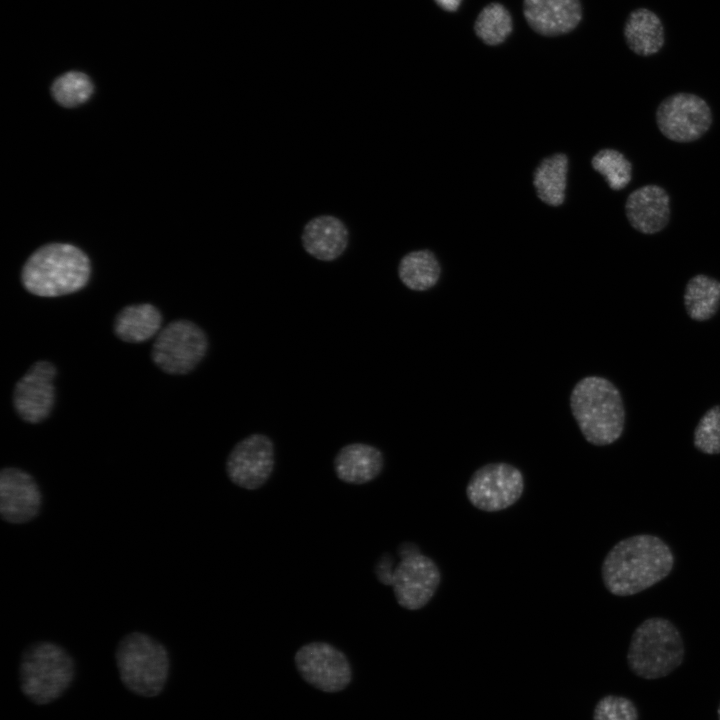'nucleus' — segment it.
I'll return each instance as SVG.
<instances>
[{
    "label": "nucleus",
    "mask_w": 720,
    "mask_h": 720,
    "mask_svg": "<svg viewBox=\"0 0 720 720\" xmlns=\"http://www.w3.org/2000/svg\"><path fill=\"white\" fill-rule=\"evenodd\" d=\"M75 677V662L60 645L37 641L22 653L19 683L24 696L37 705H46L61 697Z\"/></svg>",
    "instance_id": "nucleus-5"
},
{
    "label": "nucleus",
    "mask_w": 720,
    "mask_h": 720,
    "mask_svg": "<svg viewBox=\"0 0 720 720\" xmlns=\"http://www.w3.org/2000/svg\"><path fill=\"white\" fill-rule=\"evenodd\" d=\"M90 273V261L82 250L70 244L51 243L27 259L21 281L31 294L58 297L82 289Z\"/></svg>",
    "instance_id": "nucleus-3"
},
{
    "label": "nucleus",
    "mask_w": 720,
    "mask_h": 720,
    "mask_svg": "<svg viewBox=\"0 0 720 720\" xmlns=\"http://www.w3.org/2000/svg\"><path fill=\"white\" fill-rule=\"evenodd\" d=\"M683 300L692 320L711 319L720 308V281L705 274L694 275L685 286Z\"/></svg>",
    "instance_id": "nucleus-22"
},
{
    "label": "nucleus",
    "mask_w": 720,
    "mask_h": 720,
    "mask_svg": "<svg viewBox=\"0 0 720 720\" xmlns=\"http://www.w3.org/2000/svg\"><path fill=\"white\" fill-rule=\"evenodd\" d=\"M693 443L704 454H720V405L712 406L700 418L694 430Z\"/></svg>",
    "instance_id": "nucleus-27"
},
{
    "label": "nucleus",
    "mask_w": 720,
    "mask_h": 720,
    "mask_svg": "<svg viewBox=\"0 0 720 720\" xmlns=\"http://www.w3.org/2000/svg\"><path fill=\"white\" fill-rule=\"evenodd\" d=\"M524 491V477L514 465L488 463L478 468L466 486L469 502L479 510L497 512L515 504Z\"/></svg>",
    "instance_id": "nucleus-10"
},
{
    "label": "nucleus",
    "mask_w": 720,
    "mask_h": 720,
    "mask_svg": "<svg viewBox=\"0 0 720 720\" xmlns=\"http://www.w3.org/2000/svg\"><path fill=\"white\" fill-rule=\"evenodd\" d=\"M349 229L342 219L332 214H321L306 221L300 241L303 249L313 258L331 262L339 258L348 247Z\"/></svg>",
    "instance_id": "nucleus-17"
},
{
    "label": "nucleus",
    "mask_w": 720,
    "mask_h": 720,
    "mask_svg": "<svg viewBox=\"0 0 720 720\" xmlns=\"http://www.w3.org/2000/svg\"><path fill=\"white\" fill-rule=\"evenodd\" d=\"M294 661L304 681L322 692L337 693L351 683L352 668L348 658L327 642L313 641L301 646Z\"/></svg>",
    "instance_id": "nucleus-11"
},
{
    "label": "nucleus",
    "mask_w": 720,
    "mask_h": 720,
    "mask_svg": "<svg viewBox=\"0 0 720 720\" xmlns=\"http://www.w3.org/2000/svg\"><path fill=\"white\" fill-rule=\"evenodd\" d=\"M591 165L613 191L626 188L632 180V163L616 149L599 150L592 157Z\"/></svg>",
    "instance_id": "nucleus-25"
},
{
    "label": "nucleus",
    "mask_w": 720,
    "mask_h": 720,
    "mask_svg": "<svg viewBox=\"0 0 720 720\" xmlns=\"http://www.w3.org/2000/svg\"><path fill=\"white\" fill-rule=\"evenodd\" d=\"M623 35L628 48L638 56L657 54L665 44V29L660 17L645 7L629 13Z\"/></svg>",
    "instance_id": "nucleus-19"
},
{
    "label": "nucleus",
    "mask_w": 720,
    "mask_h": 720,
    "mask_svg": "<svg viewBox=\"0 0 720 720\" xmlns=\"http://www.w3.org/2000/svg\"><path fill=\"white\" fill-rule=\"evenodd\" d=\"M162 315L152 304L124 307L114 321V332L125 342H144L160 332Z\"/></svg>",
    "instance_id": "nucleus-20"
},
{
    "label": "nucleus",
    "mask_w": 720,
    "mask_h": 720,
    "mask_svg": "<svg viewBox=\"0 0 720 720\" xmlns=\"http://www.w3.org/2000/svg\"><path fill=\"white\" fill-rule=\"evenodd\" d=\"M655 119L661 134L677 143L699 140L713 124L706 100L688 92H677L663 99L656 108Z\"/></svg>",
    "instance_id": "nucleus-8"
},
{
    "label": "nucleus",
    "mask_w": 720,
    "mask_h": 720,
    "mask_svg": "<svg viewBox=\"0 0 720 720\" xmlns=\"http://www.w3.org/2000/svg\"><path fill=\"white\" fill-rule=\"evenodd\" d=\"M625 214L636 231L645 235L659 233L670 222V196L657 184L643 185L627 196Z\"/></svg>",
    "instance_id": "nucleus-16"
},
{
    "label": "nucleus",
    "mask_w": 720,
    "mask_h": 720,
    "mask_svg": "<svg viewBox=\"0 0 720 720\" xmlns=\"http://www.w3.org/2000/svg\"><path fill=\"white\" fill-rule=\"evenodd\" d=\"M567 173L566 155L556 153L542 160L533 176L538 198L547 205L560 206L565 199Z\"/></svg>",
    "instance_id": "nucleus-21"
},
{
    "label": "nucleus",
    "mask_w": 720,
    "mask_h": 720,
    "mask_svg": "<svg viewBox=\"0 0 720 720\" xmlns=\"http://www.w3.org/2000/svg\"><path fill=\"white\" fill-rule=\"evenodd\" d=\"M474 32L488 46L502 44L513 31V19L509 10L499 2L484 6L475 19Z\"/></svg>",
    "instance_id": "nucleus-24"
},
{
    "label": "nucleus",
    "mask_w": 720,
    "mask_h": 720,
    "mask_svg": "<svg viewBox=\"0 0 720 720\" xmlns=\"http://www.w3.org/2000/svg\"><path fill=\"white\" fill-rule=\"evenodd\" d=\"M56 367L49 361H38L17 382L13 404L26 422L38 423L48 417L55 402Z\"/></svg>",
    "instance_id": "nucleus-13"
},
{
    "label": "nucleus",
    "mask_w": 720,
    "mask_h": 720,
    "mask_svg": "<svg viewBox=\"0 0 720 720\" xmlns=\"http://www.w3.org/2000/svg\"><path fill=\"white\" fill-rule=\"evenodd\" d=\"M522 11L528 26L545 37L572 32L583 17L581 0H523Z\"/></svg>",
    "instance_id": "nucleus-15"
},
{
    "label": "nucleus",
    "mask_w": 720,
    "mask_h": 720,
    "mask_svg": "<svg viewBox=\"0 0 720 720\" xmlns=\"http://www.w3.org/2000/svg\"><path fill=\"white\" fill-rule=\"evenodd\" d=\"M717 714H718V719L720 720V703H719V706H718V709H717Z\"/></svg>",
    "instance_id": "nucleus-30"
},
{
    "label": "nucleus",
    "mask_w": 720,
    "mask_h": 720,
    "mask_svg": "<svg viewBox=\"0 0 720 720\" xmlns=\"http://www.w3.org/2000/svg\"><path fill=\"white\" fill-rule=\"evenodd\" d=\"M274 468L272 440L260 433L251 434L239 441L226 460V473L232 483L255 490L263 486Z\"/></svg>",
    "instance_id": "nucleus-12"
},
{
    "label": "nucleus",
    "mask_w": 720,
    "mask_h": 720,
    "mask_svg": "<svg viewBox=\"0 0 720 720\" xmlns=\"http://www.w3.org/2000/svg\"><path fill=\"white\" fill-rule=\"evenodd\" d=\"M384 466L382 452L368 444L351 443L342 447L334 458L336 476L348 484H365L375 479Z\"/></svg>",
    "instance_id": "nucleus-18"
},
{
    "label": "nucleus",
    "mask_w": 720,
    "mask_h": 720,
    "mask_svg": "<svg viewBox=\"0 0 720 720\" xmlns=\"http://www.w3.org/2000/svg\"><path fill=\"white\" fill-rule=\"evenodd\" d=\"M684 657V641L675 624L666 618L651 617L634 630L627 663L636 676L654 680L672 673Z\"/></svg>",
    "instance_id": "nucleus-4"
},
{
    "label": "nucleus",
    "mask_w": 720,
    "mask_h": 720,
    "mask_svg": "<svg viewBox=\"0 0 720 720\" xmlns=\"http://www.w3.org/2000/svg\"><path fill=\"white\" fill-rule=\"evenodd\" d=\"M593 720H639V714L630 699L624 696L606 695L595 705Z\"/></svg>",
    "instance_id": "nucleus-28"
},
{
    "label": "nucleus",
    "mask_w": 720,
    "mask_h": 720,
    "mask_svg": "<svg viewBox=\"0 0 720 720\" xmlns=\"http://www.w3.org/2000/svg\"><path fill=\"white\" fill-rule=\"evenodd\" d=\"M440 274L441 267L436 256L427 249L407 253L398 265L401 282L413 291H425L434 287Z\"/></svg>",
    "instance_id": "nucleus-23"
},
{
    "label": "nucleus",
    "mask_w": 720,
    "mask_h": 720,
    "mask_svg": "<svg viewBox=\"0 0 720 720\" xmlns=\"http://www.w3.org/2000/svg\"><path fill=\"white\" fill-rule=\"evenodd\" d=\"M53 98L64 107H75L86 102L93 93L90 78L78 71L58 77L51 86Z\"/></svg>",
    "instance_id": "nucleus-26"
},
{
    "label": "nucleus",
    "mask_w": 720,
    "mask_h": 720,
    "mask_svg": "<svg viewBox=\"0 0 720 720\" xmlns=\"http://www.w3.org/2000/svg\"><path fill=\"white\" fill-rule=\"evenodd\" d=\"M115 661L123 685L141 697H156L169 677L170 658L166 647L142 632L126 634L118 643Z\"/></svg>",
    "instance_id": "nucleus-6"
},
{
    "label": "nucleus",
    "mask_w": 720,
    "mask_h": 720,
    "mask_svg": "<svg viewBox=\"0 0 720 720\" xmlns=\"http://www.w3.org/2000/svg\"><path fill=\"white\" fill-rule=\"evenodd\" d=\"M410 547L400 552L401 560L392 570L390 585L401 607L419 610L437 591L441 573L434 560Z\"/></svg>",
    "instance_id": "nucleus-9"
},
{
    "label": "nucleus",
    "mask_w": 720,
    "mask_h": 720,
    "mask_svg": "<svg viewBox=\"0 0 720 720\" xmlns=\"http://www.w3.org/2000/svg\"><path fill=\"white\" fill-rule=\"evenodd\" d=\"M434 2L446 12H456L462 0H434Z\"/></svg>",
    "instance_id": "nucleus-29"
},
{
    "label": "nucleus",
    "mask_w": 720,
    "mask_h": 720,
    "mask_svg": "<svg viewBox=\"0 0 720 720\" xmlns=\"http://www.w3.org/2000/svg\"><path fill=\"white\" fill-rule=\"evenodd\" d=\"M42 494L34 478L19 468L6 467L0 472V514L3 520L22 524L40 511Z\"/></svg>",
    "instance_id": "nucleus-14"
},
{
    "label": "nucleus",
    "mask_w": 720,
    "mask_h": 720,
    "mask_svg": "<svg viewBox=\"0 0 720 720\" xmlns=\"http://www.w3.org/2000/svg\"><path fill=\"white\" fill-rule=\"evenodd\" d=\"M673 566V552L660 537L638 534L620 540L608 551L601 577L611 594L631 596L662 581Z\"/></svg>",
    "instance_id": "nucleus-1"
},
{
    "label": "nucleus",
    "mask_w": 720,
    "mask_h": 720,
    "mask_svg": "<svg viewBox=\"0 0 720 720\" xmlns=\"http://www.w3.org/2000/svg\"><path fill=\"white\" fill-rule=\"evenodd\" d=\"M208 340L204 331L188 320H176L160 330L152 347V359L164 372L186 374L204 358Z\"/></svg>",
    "instance_id": "nucleus-7"
},
{
    "label": "nucleus",
    "mask_w": 720,
    "mask_h": 720,
    "mask_svg": "<svg viewBox=\"0 0 720 720\" xmlns=\"http://www.w3.org/2000/svg\"><path fill=\"white\" fill-rule=\"evenodd\" d=\"M570 408L587 442L606 446L616 442L625 426V408L618 388L607 378L587 376L576 383Z\"/></svg>",
    "instance_id": "nucleus-2"
}]
</instances>
